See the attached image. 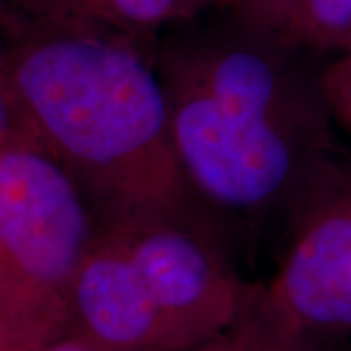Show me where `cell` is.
I'll use <instances>...</instances> for the list:
<instances>
[{"label":"cell","instance_id":"cell-1","mask_svg":"<svg viewBox=\"0 0 351 351\" xmlns=\"http://www.w3.org/2000/svg\"><path fill=\"white\" fill-rule=\"evenodd\" d=\"M299 49L240 16L154 47L176 154L203 211L289 219L339 160L320 73Z\"/></svg>","mask_w":351,"mask_h":351},{"label":"cell","instance_id":"cell-2","mask_svg":"<svg viewBox=\"0 0 351 351\" xmlns=\"http://www.w3.org/2000/svg\"><path fill=\"white\" fill-rule=\"evenodd\" d=\"M6 75L27 133L75 178L100 228L205 217L149 45L57 22L14 49Z\"/></svg>","mask_w":351,"mask_h":351},{"label":"cell","instance_id":"cell-3","mask_svg":"<svg viewBox=\"0 0 351 351\" xmlns=\"http://www.w3.org/2000/svg\"><path fill=\"white\" fill-rule=\"evenodd\" d=\"M100 232L75 178L29 133L0 145V271L71 316V291Z\"/></svg>","mask_w":351,"mask_h":351},{"label":"cell","instance_id":"cell-4","mask_svg":"<svg viewBox=\"0 0 351 351\" xmlns=\"http://www.w3.org/2000/svg\"><path fill=\"white\" fill-rule=\"evenodd\" d=\"M285 252L262 285L289 326L332 348L351 336V162L322 176L287 219Z\"/></svg>","mask_w":351,"mask_h":351},{"label":"cell","instance_id":"cell-5","mask_svg":"<svg viewBox=\"0 0 351 351\" xmlns=\"http://www.w3.org/2000/svg\"><path fill=\"white\" fill-rule=\"evenodd\" d=\"M115 230L125 239L174 351L230 326L258 289L237 274L205 217Z\"/></svg>","mask_w":351,"mask_h":351},{"label":"cell","instance_id":"cell-6","mask_svg":"<svg viewBox=\"0 0 351 351\" xmlns=\"http://www.w3.org/2000/svg\"><path fill=\"white\" fill-rule=\"evenodd\" d=\"M69 332L104 351H174L125 239L100 228L71 291Z\"/></svg>","mask_w":351,"mask_h":351},{"label":"cell","instance_id":"cell-7","mask_svg":"<svg viewBox=\"0 0 351 351\" xmlns=\"http://www.w3.org/2000/svg\"><path fill=\"white\" fill-rule=\"evenodd\" d=\"M55 22L82 25L145 45L166 25L201 8L199 0H39Z\"/></svg>","mask_w":351,"mask_h":351},{"label":"cell","instance_id":"cell-8","mask_svg":"<svg viewBox=\"0 0 351 351\" xmlns=\"http://www.w3.org/2000/svg\"><path fill=\"white\" fill-rule=\"evenodd\" d=\"M184 351H330V346L281 320L265 304L262 285H258L248 306L230 326Z\"/></svg>","mask_w":351,"mask_h":351},{"label":"cell","instance_id":"cell-9","mask_svg":"<svg viewBox=\"0 0 351 351\" xmlns=\"http://www.w3.org/2000/svg\"><path fill=\"white\" fill-rule=\"evenodd\" d=\"M69 332V320L0 271V351H41Z\"/></svg>","mask_w":351,"mask_h":351},{"label":"cell","instance_id":"cell-10","mask_svg":"<svg viewBox=\"0 0 351 351\" xmlns=\"http://www.w3.org/2000/svg\"><path fill=\"white\" fill-rule=\"evenodd\" d=\"M281 34L299 47L351 51V0H295Z\"/></svg>","mask_w":351,"mask_h":351},{"label":"cell","instance_id":"cell-11","mask_svg":"<svg viewBox=\"0 0 351 351\" xmlns=\"http://www.w3.org/2000/svg\"><path fill=\"white\" fill-rule=\"evenodd\" d=\"M320 80L336 125L351 141V51L320 71Z\"/></svg>","mask_w":351,"mask_h":351},{"label":"cell","instance_id":"cell-12","mask_svg":"<svg viewBox=\"0 0 351 351\" xmlns=\"http://www.w3.org/2000/svg\"><path fill=\"white\" fill-rule=\"evenodd\" d=\"M293 2L295 0H237L232 10L252 24L281 34Z\"/></svg>","mask_w":351,"mask_h":351},{"label":"cell","instance_id":"cell-13","mask_svg":"<svg viewBox=\"0 0 351 351\" xmlns=\"http://www.w3.org/2000/svg\"><path fill=\"white\" fill-rule=\"evenodd\" d=\"M41 351H104L96 346H92L90 341L82 339L80 336H76L73 332H66L61 338H57L55 341H51L47 348H43Z\"/></svg>","mask_w":351,"mask_h":351},{"label":"cell","instance_id":"cell-14","mask_svg":"<svg viewBox=\"0 0 351 351\" xmlns=\"http://www.w3.org/2000/svg\"><path fill=\"white\" fill-rule=\"evenodd\" d=\"M234 2H237V0H199L201 8L207 6V4H217V6H221V8H232Z\"/></svg>","mask_w":351,"mask_h":351},{"label":"cell","instance_id":"cell-15","mask_svg":"<svg viewBox=\"0 0 351 351\" xmlns=\"http://www.w3.org/2000/svg\"><path fill=\"white\" fill-rule=\"evenodd\" d=\"M6 76V66L4 69H0V78H4Z\"/></svg>","mask_w":351,"mask_h":351}]
</instances>
